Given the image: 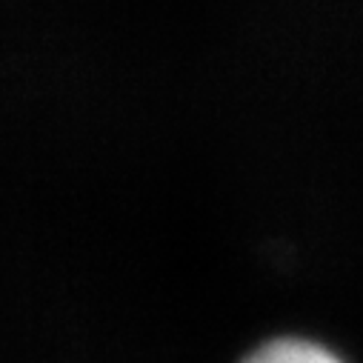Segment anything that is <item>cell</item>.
<instances>
[{
	"label": "cell",
	"mask_w": 363,
	"mask_h": 363,
	"mask_svg": "<svg viewBox=\"0 0 363 363\" xmlns=\"http://www.w3.org/2000/svg\"><path fill=\"white\" fill-rule=\"evenodd\" d=\"M243 363H343V360L315 340L281 337L255 349Z\"/></svg>",
	"instance_id": "cell-1"
}]
</instances>
